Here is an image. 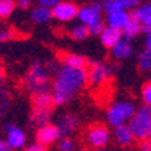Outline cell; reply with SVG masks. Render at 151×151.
I'll return each mask as SVG.
<instances>
[{
    "mask_svg": "<svg viewBox=\"0 0 151 151\" xmlns=\"http://www.w3.org/2000/svg\"><path fill=\"white\" fill-rule=\"evenodd\" d=\"M24 151H45V147H44V145H41V144H38V142H35V144L27 145Z\"/></svg>",
    "mask_w": 151,
    "mask_h": 151,
    "instance_id": "1f68e13d",
    "label": "cell"
},
{
    "mask_svg": "<svg viewBox=\"0 0 151 151\" xmlns=\"http://www.w3.org/2000/svg\"><path fill=\"white\" fill-rule=\"evenodd\" d=\"M145 45H147V50H151V32L147 35V40H145Z\"/></svg>",
    "mask_w": 151,
    "mask_h": 151,
    "instance_id": "8d00e7d4",
    "label": "cell"
},
{
    "mask_svg": "<svg viewBox=\"0 0 151 151\" xmlns=\"http://www.w3.org/2000/svg\"><path fill=\"white\" fill-rule=\"evenodd\" d=\"M112 58L115 60H125L133 55V45L127 40H121L113 48H110Z\"/></svg>",
    "mask_w": 151,
    "mask_h": 151,
    "instance_id": "9a60e30c",
    "label": "cell"
},
{
    "mask_svg": "<svg viewBox=\"0 0 151 151\" xmlns=\"http://www.w3.org/2000/svg\"><path fill=\"white\" fill-rule=\"evenodd\" d=\"M32 5V0H17V6L20 9H27Z\"/></svg>",
    "mask_w": 151,
    "mask_h": 151,
    "instance_id": "d6a6232c",
    "label": "cell"
},
{
    "mask_svg": "<svg viewBox=\"0 0 151 151\" xmlns=\"http://www.w3.org/2000/svg\"><path fill=\"white\" fill-rule=\"evenodd\" d=\"M132 18L139 21L142 24V32H145L148 35L151 32V3H145V5H141L136 9H133Z\"/></svg>",
    "mask_w": 151,
    "mask_h": 151,
    "instance_id": "8fae6325",
    "label": "cell"
},
{
    "mask_svg": "<svg viewBox=\"0 0 151 151\" xmlns=\"http://www.w3.org/2000/svg\"><path fill=\"white\" fill-rule=\"evenodd\" d=\"M110 141V132L106 125H101V124H95V125H91L86 132V142L89 147L92 148H104Z\"/></svg>",
    "mask_w": 151,
    "mask_h": 151,
    "instance_id": "5b68a950",
    "label": "cell"
},
{
    "mask_svg": "<svg viewBox=\"0 0 151 151\" xmlns=\"http://www.w3.org/2000/svg\"><path fill=\"white\" fill-rule=\"evenodd\" d=\"M141 95H142V100H144L145 106L151 107V83H147V85L142 86V92H141Z\"/></svg>",
    "mask_w": 151,
    "mask_h": 151,
    "instance_id": "83f0119b",
    "label": "cell"
},
{
    "mask_svg": "<svg viewBox=\"0 0 151 151\" xmlns=\"http://www.w3.org/2000/svg\"><path fill=\"white\" fill-rule=\"evenodd\" d=\"M79 11L80 9L77 8V5H74L73 2H60L52 9V15L58 21L67 23L74 20L76 17H79Z\"/></svg>",
    "mask_w": 151,
    "mask_h": 151,
    "instance_id": "9c48e42d",
    "label": "cell"
},
{
    "mask_svg": "<svg viewBox=\"0 0 151 151\" xmlns=\"http://www.w3.org/2000/svg\"><path fill=\"white\" fill-rule=\"evenodd\" d=\"M101 38V42L104 47L107 48H113L121 40H122V30H118V29H113V27H106L103 30V33L100 35Z\"/></svg>",
    "mask_w": 151,
    "mask_h": 151,
    "instance_id": "e0dca14e",
    "label": "cell"
},
{
    "mask_svg": "<svg viewBox=\"0 0 151 151\" xmlns=\"http://www.w3.org/2000/svg\"><path fill=\"white\" fill-rule=\"evenodd\" d=\"M62 0H38L40 6H44V8H48V9H53L56 5H59Z\"/></svg>",
    "mask_w": 151,
    "mask_h": 151,
    "instance_id": "4dcf8cb0",
    "label": "cell"
},
{
    "mask_svg": "<svg viewBox=\"0 0 151 151\" xmlns=\"http://www.w3.org/2000/svg\"><path fill=\"white\" fill-rule=\"evenodd\" d=\"M97 151H106L104 148H100V150H97Z\"/></svg>",
    "mask_w": 151,
    "mask_h": 151,
    "instance_id": "74e56055",
    "label": "cell"
},
{
    "mask_svg": "<svg viewBox=\"0 0 151 151\" xmlns=\"http://www.w3.org/2000/svg\"><path fill=\"white\" fill-rule=\"evenodd\" d=\"M88 29H89V35H101L106 27H104L103 21H98V23L92 24V26H88Z\"/></svg>",
    "mask_w": 151,
    "mask_h": 151,
    "instance_id": "f546056e",
    "label": "cell"
},
{
    "mask_svg": "<svg viewBox=\"0 0 151 151\" xmlns=\"http://www.w3.org/2000/svg\"><path fill=\"white\" fill-rule=\"evenodd\" d=\"M86 82H88L86 68H70L65 65H60L52 83L53 103L58 106L67 104L80 89H83Z\"/></svg>",
    "mask_w": 151,
    "mask_h": 151,
    "instance_id": "6da1fadb",
    "label": "cell"
},
{
    "mask_svg": "<svg viewBox=\"0 0 151 151\" xmlns=\"http://www.w3.org/2000/svg\"><path fill=\"white\" fill-rule=\"evenodd\" d=\"M0 151H12V150L9 148V145L6 144V141L2 139V137H0Z\"/></svg>",
    "mask_w": 151,
    "mask_h": 151,
    "instance_id": "e575fe53",
    "label": "cell"
},
{
    "mask_svg": "<svg viewBox=\"0 0 151 151\" xmlns=\"http://www.w3.org/2000/svg\"><path fill=\"white\" fill-rule=\"evenodd\" d=\"M129 127L136 141H147L151 137V107L142 106L129 121Z\"/></svg>",
    "mask_w": 151,
    "mask_h": 151,
    "instance_id": "3957f363",
    "label": "cell"
},
{
    "mask_svg": "<svg viewBox=\"0 0 151 151\" xmlns=\"http://www.w3.org/2000/svg\"><path fill=\"white\" fill-rule=\"evenodd\" d=\"M52 9L48 8H44V6H36L32 9L30 12V18L33 23H38V24H42V23H47L50 18H52Z\"/></svg>",
    "mask_w": 151,
    "mask_h": 151,
    "instance_id": "44dd1931",
    "label": "cell"
},
{
    "mask_svg": "<svg viewBox=\"0 0 151 151\" xmlns=\"http://www.w3.org/2000/svg\"><path fill=\"white\" fill-rule=\"evenodd\" d=\"M12 36H14V30H12L9 26H6V24L0 23V44L9 41Z\"/></svg>",
    "mask_w": 151,
    "mask_h": 151,
    "instance_id": "4316f807",
    "label": "cell"
},
{
    "mask_svg": "<svg viewBox=\"0 0 151 151\" xmlns=\"http://www.w3.org/2000/svg\"><path fill=\"white\" fill-rule=\"evenodd\" d=\"M141 32H142V24L139 21H136L134 18H132V21L127 24V27L122 30V36L127 41H130V40H133V38H136Z\"/></svg>",
    "mask_w": 151,
    "mask_h": 151,
    "instance_id": "7402d4cb",
    "label": "cell"
},
{
    "mask_svg": "<svg viewBox=\"0 0 151 151\" xmlns=\"http://www.w3.org/2000/svg\"><path fill=\"white\" fill-rule=\"evenodd\" d=\"M104 6H103V2H92L91 5H88L85 8H80L79 11V20L82 24L85 26H92V24L101 21V12H103Z\"/></svg>",
    "mask_w": 151,
    "mask_h": 151,
    "instance_id": "ba28073f",
    "label": "cell"
},
{
    "mask_svg": "<svg viewBox=\"0 0 151 151\" xmlns=\"http://www.w3.org/2000/svg\"><path fill=\"white\" fill-rule=\"evenodd\" d=\"M5 141L11 150H21L23 147H26L27 136L21 127H18L17 124L9 122L5 125Z\"/></svg>",
    "mask_w": 151,
    "mask_h": 151,
    "instance_id": "8992f818",
    "label": "cell"
},
{
    "mask_svg": "<svg viewBox=\"0 0 151 151\" xmlns=\"http://www.w3.org/2000/svg\"><path fill=\"white\" fill-rule=\"evenodd\" d=\"M59 132L62 137H68L71 133L76 132V129L79 127V118L74 115V113H65L64 116L59 119Z\"/></svg>",
    "mask_w": 151,
    "mask_h": 151,
    "instance_id": "5bb4252c",
    "label": "cell"
},
{
    "mask_svg": "<svg viewBox=\"0 0 151 151\" xmlns=\"http://www.w3.org/2000/svg\"><path fill=\"white\" fill-rule=\"evenodd\" d=\"M32 100H33V107H40V109H52V104H55L52 91H48V89L33 94Z\"/></svg>",
    "mask_w": 151,
    "mask_h": 151,
    "instance_id": "d6986e66",
    "label": "cell"
},
{
    "mask_svg": "<svg viewBox=\"0 0 151 151\" xmlns=\"http://www.w3.org/2000/svg\"><path fill=\"white\" fill-rule=\"evenodd\" d=\"M112 73H113L112 67L106 64H100V62H94L91 68L88 70V82L92 86H103L110 79Z\"/></svg>",
    "mask_w": 151,
    "mask_h": 151,
    "instance_id": "52a82bcc",
    "label": "cell"
},
{
    "mask_svg": "<svg viewBox=\"0 0 151 151\" xmlns=\"http://www.w3.org/2000/svg\"><path fill=\"white\" fill-rule=\"evenodd\" d=\"M17 8L15 0H0V20L9 18Z\"/></svg>",
    "mask_w": 151,
    "mask_h": 151,
    "instance_id": "603a6c76",
    "label": "cell"
},
{
    "mask_svg": "<svg viewBox=\"0 0 151 151\" xmlns=\"http://www.w3.org/2000/svg\"><path fill=\"white\" fill-rule=\"evenodd\" d=\"M134 113H136L134 104L132 101H127V100H121V101H116L109 106L106 118H107L109 125L116 129V127H121V125H125V122L130 121Z\"/></svg>",
    "mask_w": 151,
    "mask_h": 151,
    "instance_id": "277c9868",
    "label": "cell"
},
{
    "mask_svg": "<svg viewBox=\"0 0 151 151\" xmlns=\"http://www.w3.org/2000/svg\"><path fill=\"white\" fill-rule=\"evenodd\" d=\"M113 139L116 141V144L119 147H129L130 144H133V141H136L127 124L121 125V127H116L113 130Z\"/></svg>",
    "mask_w": 151,
    "mask_h": 151,
    "instance_id": "2e32d148",
    "label": "cell"
},
{
    "mask_svg": "<svg viewBox=\"0 0 151 151\" xmlns=\"http://www.w3.org/2000/svg\"><path fill=\"white\" fill-rule=\"evenodd\" d=\"M70 35H71V38H74V40L82 41L89 35V29H88V26H85V24L79 23V24H76V26H73L70 29Z\"/></svg>",
    "mask_w": 151,
    "mask_h": 151,
    "instance_id": "d4e9b609",
    "label": "cell"
},
{
    "mask_svg": "<svg viewBox=\"0 0 151 151\" xmlns=\"http://www.w3.org/2000/svg\"><path fill=\"white\" fill-rule=\"evenodd\" d=\"M137 65L142 71H151V50H144L137 56Z\"/></svg>",
    "mask_w": 151,
    "mask_h": 151,
    "instance_id": "484cf974",
    "label": "cell"
},
{
    "mask_svg": "<svg viewBox=\"0 0 151 151\" xmlns=\"http://www.w3.org/2000/svg\"><path fill=\"white\" fill-rule=\"evenodd\" d=\"M83 151H85V150H83Z\"/></svg>",
    "mask_w": 151,
    "mask_h": 151,
    "instance_id": "60d3db41",
    "label": "cell"
},
{
    "mask_svg": "<svg viewBox=\"0 0 151 151\" xmlns=\"http://www.w3.org/2000/svg\"><path fill=\"white\" fill-rule=\"evenodd\" d=\"M36 142L41 144L44 147L47 145H52L55 144L59 137H60V132H59V127L58 125H53V124H47L44 127H40L36 130Z\"/></svg>",
    "mask_w": 151,
    "mask_h": 151,
    "instance_id": "30bf717a",
    "label": "cell"
},
{
    "mask_svg": "<svg viewBox=\"0 0 151 151\" xmlns=\"http://www.w3.org/2000/svg\"><path fill=\"white\" fill-rule=\"evenodd\" d=\"M103 6L107 14L115 11H127V9H136L141 6V0H103Z\"/></svg>",
    "mask_w": 151,
    "mask_h": 151,
    "instance_id": "4fadbf2b",
    "label": "cell"
},
{
    "mask_svg": "<svg viewBox=\"0 0 151 151\" xmlns=\"http://www.w3.org/2000/svg\"><path fill=\"white\" fill-rule=\"evenodd\" d=\"M48 70L41 64V62H33L30 65L27 74L24 76V80H23V85L24 88L33 95V94H38L41 91H47L48 89Z\"/></svg>",
    "mask_w": 151,
    "mask_h": 151,
    "instance_id": "7a4b0ae2",
    "label": "cell"
},
{
    "mask_svg": "<svg viewBox=\"0 0 151 151\" xmlns=\"http://www.w3.org/2000/svg\"><path fill=\"white\" fill-rule=\"evenodd\" d=\"M11 104V95L9 92L5 89V88H0V121L3 119V116L8 113Z\"/></svg>",
    "mask_w": 151,
    "mask_h": 151,
    "instance_id": "cb8c5ba5",
    "label": "cell"
},
{
    "mask_svg": "<svg viewBox=\"0 0 151 151\" xmlns=\"http://www.w3.org/2000/svg\"><path fill=\"white\" fill-rule=\"evenodd\" d=\"M130 21H132V12H127V11H115L107 14V24L109 27H113V29L124 30Z\"/></svg>",
    "mask_w": 151,
    "mask_h": 151,
    "instance_id": "7c38bea8",
    "label": "cell"
},
{
    "mask_svg": "<svg viewBox=\"0 0 151 151\" xmlns=\"http://www.w3.org/2000/svg\"><path fill=\"white\" fill-rule=\"evenodd\" d=\"M139 151H151V137L147 141H144L139 147Z\"/></svg>",
    "mask_w": 151,
    "mask_h": 151,
    "instance_id": "836d02e7",
    "label": "cell"
},
{
    "mask_svg": "<svg viewBox=\"0 0 151 151\" xmlns=\"http://www.w3.org/2000/svg\"><path fill=\"white\" fill-rule=\"evenodd\" d=\"M88 60L82 55H76V53H65L62 56V65L70 67V68H86Z\"/></svg>",
    "mask_w": 151,
    "mask_h": 151,
    "instance_id": "ffe728a7",
    "label": "cell"
},
{
    "mask_svg": "<svg viewBox=\"0 0 151 151\" xmlns=\"http://www.w3.org/2000/svg\"><path fill=\"white\" fill-rule=\"evenodd\" d=\"M50 113H52V109H40V107H33L32 115H30V122L35 125L36 129L44 127V125L48 124Z\"/></svg>",
    "mask_w": 151,
    "mask_h": 151,
    "instance_id": "ac0fdd59",
    "label": "cell"
},
{
    "mask_svg": "<svg viewBox=\"0 0 151 151\" xmlns=\"http://www.w3.org/2000/svg\"><path fill=\"white\" fill-rule=\"evenodd\" d=\"M150 83H151V76H150Z\"/></svg>",
    "mask_w": 151,
    "mask_h": 151,
    "instance_id": "ab89813d",
    "label": "cell"
},
{
    "mask_svg": "<svg viewBox=\"0 0 151 151\" xmlns=\"http://www.w3.org/2000/svg\"><path fill=\"white\" fill-rule=\"evenodd\" d=\"M74 141L70 137H62V141L59 142V150L60 151H73L74 150Z\"/></svg>",
    "mask_w": 151,
    "mask_h": 151,
    "instance_id": "f1b7e54d",
    "label": "cell"
},
{
    "mask_svg": "<svg viewBox=\"0 0 151 151\" xmlns=\"http://www.w3.org/2000/svg\"><path fill=\"white\" fill-rule=\"evenodd\" d=\"M3 82H5V68L2 65V62H0V88H2Z\"/></svg>",
    "mask_w": 151,
    "mask_h": 151,
    "instance_id": "d590c367",
    "label": "cell"
},
{
    "mask_svg": "<svg viewBox=\"0 0 151 151\" xmlns=\"http://www.w3.org/2000/svg\"><path fill=\"white\" fill-rule=\"evenodd\" d=\"M12 151H21V150H12Z\"/></svg>",
    "mask_w": 151,
    "mask_h": 151,
    "instance_id": "f35d334b",
    "label": "cell"
}]
</instances>
